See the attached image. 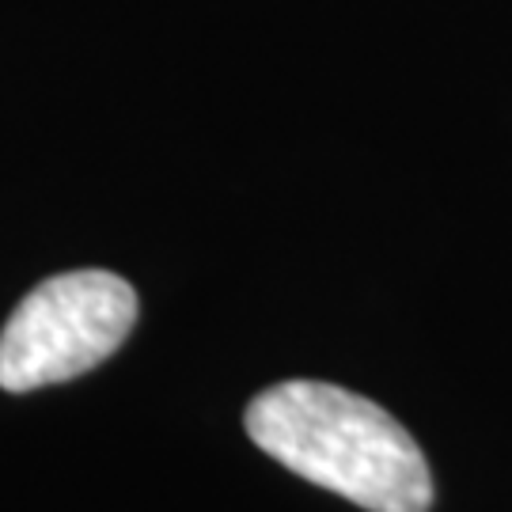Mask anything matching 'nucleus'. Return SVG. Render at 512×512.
Instances as JSON below:
<instances>
[{"label":"nucleus","mask_w":512,"mask_h":512,"mask_svg":"<svg viewBox=\"0 0 512 512\" xmlns=\"http://www.w3.org/2000/svg\"><path fill=\"white\" fill-rule=\"evenodd\" d=\"M137 323V293L107 270L46 277L0 330V387L23 395L65 384L118 353Z\"/></svg>","instance_id":"obj_2"},{"label":"nucleus","mask_w":512,"mask_h":512,"mask_svg":"<svg viewBox=\"0 0 512 512\" xmlns=\"http://www.w3.org/2000/svg\"><path fill=\"white\" fill-rule=\"evenodd\" d=\"M243 425L281 467L368 512H429L433 505L418 440L357 391L285 380L251 399Z\"/></svg>","instance_id":"obj_1"}]
</instances>
